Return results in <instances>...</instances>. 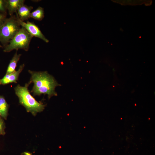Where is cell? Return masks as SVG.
<instances>
[{
	"label": "cell",
	"mask_w": 155,
	"mask_h": 155,
	"mask_svg": "<svg viewBox=\"0 0 155 155\" xmlns=\"http://www.w3.org/2000/svg\"><path fill=\"white\" fill-rule=\"evenodd\" d=\"M28 72L31 75L30 82L34 84L31 91L34 96L47 94L49 99L53 96L57 95L55 89L60 85L52 75L46 71L29 70Z\"/></svg>",
	"instance_id": "6da1fadb"
},
{
	"label": "cell",
	"mask_w": 155,
	"mask_h": 155,
	"mask_svg": "<svg viewBox=\"0 0 155 155\" xmlns=\"http://www.w3.org/2000/svg\"><path fill=\"white\" fill-rule=\"evenodd\" d=\"M31 82L26 84L24 86L18 85L14 88L20 103L26 108L27 111L35 116L38 113L42 111L45 105L37 101L30 93L28 87Z\"/></svg>",
	"instance_id": "7a4b0ae2"
},
{
	"label": "cell",
	"mask_w": 155,
	"mask_h": 155,
	"mask_svg": "<svg viewBox=\"0 0 155 155\" xmlns=\"http://www.w3.org/2000/svg\"><path fill=\"white\" fill-rule=\"evenodd\" d=\"M33 37L24 28H21L9 43L4 47L3 51L9 52L14 50L21 49L28 51Z\"/></svg>",
	"instance_id": "3957f363"
},
{
	"label": "cell",
	"mask_w": 155,
	"mask_h": 155,
	"mask_svg": "<svg viewBox=\"0 0 155 155\" xmlns=\"http://www.w3.org/2000/svg\"><path fill=\"white\" fill-rule=\"evenodd\" d=\"M20 26L16 15L7 18L0 28V42L4 47L19 31Z\"/></svg>",
	"instance_id": "277c9868"
},
{
	"label": "cell",
	"mask_w": 155,
	"mask_h": 155,
	"mask_svg": "<svg viewBox=\"0 0 155 155\" xmlns=\"http://www.w3.org/2000/svg\"><path fill=\"white\" fill-rule=\"evenodd\" d=\"M16 16L17 20L21 26L25 28L33 37L39 38L46 43L49 42V40L43 34L38 27L34 23L28 21L26 22L22 21L16 14Z\"/></svg>",
	"instance_id": "5b68a950"
},
{
	"label": "cell",
	"mask_w": 155,
	"mask_h": 155,
	"mask_svg": "<svg viewBox=\"0 0 155 155\" xmlns=\"http://www.w3.org/2000/svg\"><path fill=\"white\" fill-rule=\"evenodd\" d=\"M24 64L21 65L17 71L6 74L3 78L0 79V84L5 85L12 83H16L20 74L24 68Z\"/></svg>",
	"instance_id": "8992f818"
},
{
	"label": "cell",
	"mask_w": 155,
	"mask_h": 155,
	"mask_svg": "<svg viewBox=\"0 0 155 155\" xmlns=\"http://www.w3.org/2000/svg\"><path fill=\"white\" fill-rule=\"evenodd\" d=\"M25 1L24 0H6L7 10L10 16L17 12L18 8L24 4Z\"/></svg>",
	"instance_id": "52a82bcc"
},
{
	"label": "cell",
	"mask_w": 155,
	"mask_h": 155,
	"mask_svg": "<svg viewBox=\"0 0 155 155\" xmlns=\"http://www.w3.org/2000/svg\"><path fill=\"white\" fill-rule=\"evenodd\" d=\"M33 8L31 6L24 4L18 8L16 14L21 20L24 22L30 18L31 11Z\"/></svg>",
	"instance_id": "ba28073f"
},
{
	"label": "cell",
	"mask_w": 155,
	"mask_h": 155,
	"mask_svg": "<svg viewBox=\"0 0 155 155\" xmlns=\"http://www.w3.org/2000/svg\"><path fill=\"white\" fill-rule=\"evenodd\" d=\"M21 56V54H18L16 52L10 60L8 65L6 74H9L15 71L17 63Z\"/></svg>",
	"instance_id": "9c48e42d"
},
{
	"label": "cell",
	"mask_w": 155,
	"mask_h": 155,
	"mask_svg": "<svg viewBox=\"0 0 155 155\" xmlns=\"http://www.w3.org/2000/svg\"><path fill=\"white\" fill-rule=\"evenodd\" d=\"M9 106L3 96L0 95V114L3 119H6L8 114Z\"/></svg>",
	"instance_id": "30bf717a"
},
{
	"label": "cell",
	"mask_w": 155,
	"mask_h": 155,
	"mask_svg": "<svg viewBox=\"0 0 155 155\" xmlns=\"http://www.w3.org/2000/svg\"><path fill=\"white\" fill-rule=\"evenodd\" d=\"M44 17V9L40 7H38L36 10L31 12L30 18L35 20L41 21Z\"/></svg>",
	"instance_id": "8fae6325"
},
{
	"label": "cell",
	"mask_w": 155,
	"mask_h": 155,
	"mask_svg": "<svg viewBox=\"0 0 155 155\" xmlns=\"http://www.w3.org/2000/svg\"><path fill=\"white\" fill-rule=\"evenodd\" d=\"M7 11L6 0H0V13L7 14Z\"/></svg>",
	"instance_id": "7c38bea8"
},
{
	"label": "cell",
	"mask_w": 155,
	"mask_h": 155,
	"mask_svg": "<svg viewBox=\"0 0 155 155\" xmlns=\"http://www.w3.org/2000/svg\"><path fill=\"white\" fill-rule=\"evenodd\" d=\"M5 126L3 118L0 117V135H4L5 134Z\"/></svg>",
	"instance_id": "4fadbf2b"
},
{
	"label": "cell",
	"mask_w": 155,
	"mask_h": 155,
	"mask_svg": "<svg viewBox=\"0 0 155 155\" xmlns=\"http://www.w3.org/2000/svg\"><path fill=\"white\" fill-rule=\"evenodd\" d=\"M7 14L0 13V28L7 18Z\"/></svg>",
	"instance_id": "5bb4252c"
},
{
	"label": "cell",
	"mask_w": 155,
	"mask_h": 155,
	"mask_svg": "<svg viewBox=\"0 0 155 155\" xmlns=\"http://www.w3.org/2000/svg\"><path fill=\"white\" fill-rule=\"evenodd\" d=\"M25 155H31L30 154H29L28 153H25Z\"/></svg>",
	"instance_id": "9a60e30c"
},
{
	"label": "cell",
	"mask_w": 155,
	"mask_h": 155,
	"mask_svg": "<svg viewBox=\"0 0 155 155\" xmlns=\"http://www.w3.org/2000/svg\"><path fill=\"white\" fill-rule=\"evenodd\" d=\"M2 47H3L0 44V47L2 48Z\"/></svg>",
	"instance_id": "2e32d148"
},
{
	"label": "cell",
	"mask_w": 155,
	"mask_h": 155,
	"mask_svg": "<svg viewBox=\"0 0 155 155\" xmlns=\"http://www.w3.org/2000/svg\"><path fill=\"white\" fill-rule=\"evenodd\" d=\"M0 117H1V115H0Z\"/></svg>",
	"instance_id": "e0dca14e"
}]
</instances>
